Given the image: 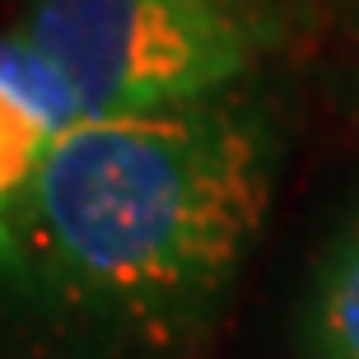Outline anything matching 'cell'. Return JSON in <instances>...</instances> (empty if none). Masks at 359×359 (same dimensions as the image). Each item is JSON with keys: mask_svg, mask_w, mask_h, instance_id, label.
<instances>
[{"mask_svg": "<svg viewBox=\"0 0 359 359\" xmlns=\"http://www.w3.org/2000/svg\"><path fill=\"white\" fill-rule=\"evenodd\" d=\"M304 359H359V210L322 248L304 294Z\"/></svg>", "mask_w": 359, "mask_h": 359, "instance_id": "obj_4", "label": "cell"}, {"mask_svg": "<svg viewBox=\"0 0 359 359\" xmlns=\"http://www.w3.org/2000/svg\"><path fill=\"white\" fill-rule=\"evenodd\" d=\"M28 38L89 117L233 93L290 38L285 0H28Z\"/></svg>", "mask_w": 359, "mask_h": 359, "instance_id": "obj_2", "label": "cell"}, {"mask_svg": "<svg viewBox=\"0 0 359 359\" xmlns=\"http://www.w3.org/2000/svg\"><path fill=\"white\" fill-rule=\"evenodd\" d=\"M70 80L19 33H0V219L38 177L61 135L84 121Z\"/></svg>", "mask_w": 359, "mask_h": 359, "instance_id": "obj_3", "label": "cell"}, {"mask_svg": "<svg viewBox=\"0 0 359 359\" xmlns=\"http://www.w3.org/2000/svg\"><path fill=\"white\" fill-rule=\"evenodd\" d=\"M276 121L248 93L75 121L0 219V280L70 332L173 350L266 224Z\"/></svg>", "mask_w": 359, "mask_h": 359, "instance_id": "obj_1", "label": "cell"}]
</instances>
